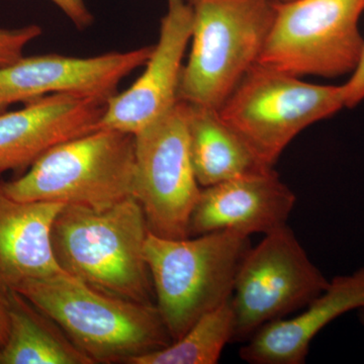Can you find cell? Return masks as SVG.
Returning <instances> with one entry per match:
<instances>
[{"mask_svg":"<svg viewBox=\"0 0 364 364\" xmlns=\"http://www.w3.org/2000/svg\"><path fill=\"white\" fill-rule=\"evenodd\" d=\"M135 196L95 210L64 205L52 228V248L60 267L102 293L152 304V279L145 256L149 234Z\"/></svg>","mask_w":364,"mask_h":364,"instance_id":"1","label":"cell"},{"mask_svg":"<svg viewBox=\"0 0 364 364\" xmlns=\"http://www.w3.org/2000/svg\"><path fill=\"white\" fill-rule=\"evenodd\" d=\"M16 293L49 316L95 363H127L172 343L153 304L97 291L68 273L30 280Z\"/></svg>","mask_w":364,"mask_h":364,"instance_id":"2","label":"cell"},{"mask_svg":"<svg viewBox=\"0 0 364 364\" xmlns=\"http://www.w3.org/2000/svg\"><path fill=\"white\" fill-rule=\"evenodd\" d=\"M250 236L213 232L182 239L148 234L145 256L156 306L172 342L202 316L232 298Z\"/></svg>","mask_w":364,"mask_h":364,"instance_id":"3","label":"cell"},{"mask_svg":"<svg viewBox=\"0 0 364 364\" xmlns=\"http://www.w3.org/2000/svg\"><path fill=\"white\" fill-rule=\"evenodd\" d=\"M193 11L191 48L178 100L220 109L260 58L277 0H186Z\"/></svg>","mask_w":364,"mask_h":364,"instance_id":"4","label":"cell"},{"mask_svg":"<svg viewBox=\"0 0 364 364\" xmlns=\"http://www.w3.org/2000/svg\"><path fill=\"white\" fill-rule=\"evenodd\" d=\"M134 178L135 136L100 128L55 146L0 189L18 202L102 210L134 196Z\"/></svg>","mask_w":364,"mask_h":364,"instance_id":"5","label":"cell"},{"mask_svg":"<svg viewBox=\"0 0 364 364\" xmlns=\"http://www.w3.org/2000/svg\"><path fill=\"white\" fill-rule=\"evenodd\" d=\"M345 107L342 85H318L256 63L219 109L254 156L273 168L289 144Z\"/></svg>","mask_w":364,"mask_h":364,"instance_id":"6","label":"cell"},{"mask_svg":"<svg viewBox=\"0 0 364 364\" xmlns=\"http://www.w3.org/2000/svg\"><path fill=\"white\" fill-rule=\"evenodd\" d=\"M363 11L364 0H277L258 63L298 77L351 74L364 47Z\"/></svg>","mask_w":364,"mask_h":364,"instance_id":"7","label":"cell"},{"mask_svg":"<svg viewBox=\"0 0 364 364\" xmlns=\"http://www.w3.org/2000/svg\"><path fill=\"white\" fill-rule=\"evenodd\" d=\"M329 282L293 230L284 226L264 235L249 249L237 272L232 342L245 343L265 325L305 308Z\"/></svg>","mask_w":364,"mask_h":364,"instance_id":"8","label":"cell"},{"mask_svg":"<svg viewBox=\"0 0 364 364\" xmlns=\"http://www.w3.org/2000/svg\"><path fill=\"white\" fill-rule=\"evenodd\" d=\"M134 136V196L149 231L161 238H186L202 193L189 153L188 105L178 100Z\"/></svg>","mask_w":364,"mask_h":364,"instance_id":"9","label":"cell"},{"mask_svg":"<svg viewBox=\"0 0 364 364\" xmlns=\"http://www.w3.org/2000/svg\"><path fill=\"white\" fill-rule=\"evenodd\" d=\"M153 46L90 58L44 55L21 57L0 68V109L49 95H70L107 104L119 82L145 65Z\"/></svg>","mask_w":364,"mask_h":364,"instance_id":"10","label":"cell"},{"mask_svg":"<svg viewBox=\"0 0 364 364\" xmlns=\"http://www.w3.org/2000/svg\"><path fill=\"white\" fill-rule=\"evenodd\" d=\"M193 32V11L186 0H167L159 39L136 82L105 105L98 129L136 135L178 102L183 58Z\"/></svg>","mask_w":364,"mask_h":364,"instance_id":"11","label":"cell"},{"mask_svg":"<svg viewBox=\"0 0 364 364\" xmlns=\"http://www.w3.org/2000/svg\"><path fill=\"white\" fill-rule=\"evenodd\" d=\"M296 198L274 169L202 188L189 221L188 237L231 231L272 233L287 226Z\"/></svg>","mask_w":364,"mask_h":364,"instance_id":"12","label":"cell"},{"mask_svg":"<svg viewBox=\"0 0 364 364\" xmlns=\"http://www.w3.org/2000/svg\"><path fill=\"white\" fill-rule=\"evenodd\" d=\"M105 105L92 98L49 95L0 114V174L32 165L55 146L97 130Z\"/></svg>","mask_w":364,"mask_h":364,"instance_id":"13","label":"cell"},{"mask_svg":"<svg viewBox=\"0 0 364 364\" xmlns=\"http://www.w3.org/2000/svg\"><path fill=\"white\" fill-rule=\"evenodd\" d=\"M306 310L261 328L241 347L240 358L252 364L306 363L311 342L340 316L364 309V267L330 280Z\"/></svg>","mask_w":364,"mask_h":364,"instance_id":"14","label":"cell"},{"mask_svg":"<svg viewBox=\"0 0 364 364\" xmlns=\"http://www.w3.org/2000/svg\"><path fill=\"white\" fill-rule=\"evenodd\" d=\"M63 203L18 202L0 189V294L30 280L66 273L52 248V228Z\"/></svg>","mask_w":364,"mask_h":364,"instance_id":"15","label":"cell"},{"mask_svg":"<svg viewBox=\"0 0 364 364\" xmlns=\"http://www.w3.org/2000/svg\"><path fill=\"white\" fill-rule=\"evenodd\" d=\"M186 105L189 153L196 181L202 188L273 169L254 156L240 136L225 123L219 109Z\"/></svg>","mask_w":364,"mask_h":364,"instance_id":"16","label":"cell"},{"mask_svg":"<svg viewBox=\"0 0 364 364\" xmlns=\"http://www.w3.org/2000/svg\"><path fill=\"white\" fill-rule=\"evenodd\" d=\"M9 316L0 364H95L63 330L25 296L4 294Z\"/></svg>","mask_w":364,"mask_h":364,"instance_id":"17","label":"cell"},{"mask_svg":"<svg viewBox=\"0 0 364 364\" xmlns=\"http://www.w3.org/2000/svg\"><path fill=\"white\" fill-rule=\"evenodd\" d=\"M231 299L202 316L181 338L129 364H215L233 340Z\"/></svg>","mask_w":364,"mask_h":364,"instance_id":"18","label":"cell"},{"mask_svg":"<svg viewBox=\"0 0 364 364\" xmlns=\"http://www.w3.org/2000/svg\"><path fill=\"white\" fill-rule=\"evenodd\" d=\"M41 35L42 28L36 25L13 30L0 28V68L11 65L23 57L26 46Z\"/></svg>","mask_w":364,"mask_h":364,"instance_id":"19","label":"cell"},{"mask_svg":"<svg viewBox=\"0 0 364 364\" xmlns=\"http://www.w3.org/2000/svg\"><path fill=\"white\" fill-rule=\"evenodd\" d=\"M345 107L353 109L364 100V47L355 70L350 78L342 85Z\"/></svg>","mask_w":364,"mask_h":364,"instance_id":"20","label":"cell"},{"mask_svg":"<svg viewBox=\"0 0 364 364\" xmlns=\"http://www.w3.org/2000/svg\"><path fill=\"white\" fill-rule=\"evenodd\" d=\"M58 6L78 30H85L93 23V16L85 6V0H50Z\"/></svg>","mask_w":364,"mask_h":364,"instance_id":"21","label":"cell"},{"mask_svg":"<svg viewBox=\"0 0 364 364\" xmlns=\"http://www.w3.org/2000/svg\"><path fill=\"white\" fill-rule=\"evenodd\" d=\"M9 331V308H7L6 298L0 294V348L6 344Z\"/></svg>","mask_w":364,"mask_h":364,"instance_id":"22","label":"cell"},{"mask_svg":"<svg viewBox=\"0 0 364 364\" xmlns=\"http://www.w3.org/2000/svg\"><path fill=\"white\" fill-rule=\"evenodd\" d=\"M360 320L361 322H363V324L364 325V309L363 310H360Z\"/></svg>","mask_w":364,"mask_h":364,"instance_id":"23","label":"cell"},{"mask_svg":"<svg viewBox=\"0 0 364 364\" xmlns=\"http://www.w3.org/2000/svg\"><path fill=\"white\" fill-rule=\"evenodd\" d=\"M279 1H289V0H279Z\"/></svg>","mask_w":364,"mask_h":364,"instance_id":"24","label":"cell"}]
</instances>
